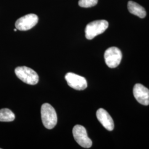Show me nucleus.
I'll list each match as a JSON object with an SVG mask.
<instances>
[{
  "instance_id": "4",
  "label": "nucleus",
  "mask_w": 149,
  "mask_h": 149,
  "mask_svg": "<svg viewBox=\"0 0 149 149\" xmlns=\"http://www.w3.org/2000/svg\"><path fill=\"white\" fill-rule=\"evenodd\" d=\"M72 134L75 141L81 146L88 149L92 145V141L87 135L85 128L81 125H76L72 129Z\"/></svg>"
},
{
  "instance_id": "2",
  "label": "nucleus",
  "mask_w": 149,
  "mask_h": 149,
  "mask_svg": "<svg viewBox=\"0 0 149 149\" xmlns=\"http://www.w3.org/2000/svg\"><path fill=\"white\" fill-rule=\"evenodd\" d=\"M15 74L18 79L28 85H35L39 81V76L37 73L27 66H19L16 68Z\"/></svg>"
},
{
  "instance_id": "8",
  "label": "nucleus",
  "mask_w": 149,
  "mask_h": 149,
  "mask_svg": "<svg viewBox=\"0 0 149 149\" xmlns=\"http://www.w3.org/2000/svg\"><path fill=\"white\" fill-rule=\"evenodd\" d=\"M133 95L139 103L144 106L149 105V90L141 84H136L133 88Z\"/></svg>"
},
{
  "instance_id": "9",
  "label": "nucleus",
  "mask_w": 149,
  "mask_h": 149,
  "mask_svg": "<svg viewBox=\"0 0 149 149\" xmlns=\"http://www.w3.org/2000/svg\"><path fill=\"white\" fill-rule=\"evenodd\" d=\"M97 118L102 125L109 131H112L114 128V122L111 116L103 108L99 109L96 113Z\"/></svg>"
},
{
  "instance_id": "12",
  "label": "nucleus",
  "mask_w": 149,
  "mask_h": 149,
  "mask_svg": "<svg viewBox=\"0 0 149 149\" xmlns=\"http://www.w3.org/2000/svg\"><path fill=\"white\" fill-rule=\"evenodd\" d=\"M98 0H80L79 1V5L84 8H88L96 6Z\"/></svg>"
},
{
  "instance_id": "1",
  "label": "nucleus",
  "mask_w": 149,
  "mask_h": 149,
  "mask_svg": "<svg viewBox=\"0 0 149 149\" xmlns=\"http://www.w3.org/2000/svg\"><path fill=\"white\" fill-rule=\"evenodd\" d=\"M41 117L44 126L48 129H53L57 124V114L53 107L45 103L41 107Z\"/></svg>"
},
{
  "instance_id": "10",
  "label": "nucleus",
  "mask_w": 149,
  "mask_h": 149,
  "mask_svg": "<svg viewBox=\"0 0 149 149\" xmlns=\"http://www.w3.org/2000/svg\"><path fill=\"white\" fill-rule=\"evenodd\" d=\"M128 8L129 11L132 14L138 16L141 18L145 17L146 15V12L144 7L132 1L128 2Z\"/></svg>"
},
{
  "instance_id": "14",
  "label": "nucleus",
  "mask_w": 149,
  "mask_h": 149,
  "mask_svg": "<svg viewBox=\"0 0 149 149\" xmlns=\"http://www.w3.org/2000/svg\"><path fill=\"white\" fill-rule=\"evenodd\" d=\"M0 149H1V148H0Z\"/></svg>"
},
{
  "instance_id": "6",
  "label": "nucleus",
  "mask_w": 149,
  "mask_h": 149,
  "mask_svg": "<svg viewBox=\"0 0 149 149\" xmlns=\"http://www.w3.org/2000/svg\"><path fill=\"white\" fill-rule=\"evenodd\" d=\"M38 22V17L35 14H28L22 17L15 23L16 28L19 31H26L32 29Z\"/></svg>"
},
{
  "instance_id": "13",
  "label": "nucleus",
  "mask_w": 149,
  "mask_h": 149,
  "mask_svg": "<svg viewBox=\"0 0 149 149\" xmlns=\"http://www.w3.org/2000/svg\"><path fill=\"white\" fill-rule=\"evenodd\" d=\"M17 28H16V29H14V31H15V32H16V31H17Z\"/></svg>"
},
{
  "instance_id": "5",
  "label": "nucleus",
  "mask_w": 149,
  "mask_h": 149,
  "mask_svg": "<svg viewBox=\"0 0 149 149\" xmlns=\"http://www.w3.org/2000/svg\"><path fill=\"white\" fill-rule=\"evenodd\" d=\"M104 56L107 65L110 68H115L120 63L122 53L117 47H111L106 50Z\"/></svg>"
},
{
  "instance_id": "3",
  "label": "nucleus",
  "mask_w": 149,
  "mask_h": 149,
  "mask_svg": "<svg viewBox=\"0 0 149 149\" xmlns=\"http://www.w3.org/2000/svg\"><path fill=\"white\" fill-rule=\"evenodd\" d=\"M108 27V22L106 20H98L90 22L86 27V38L91 40L104 32Z\"/></svg>"
},
{
  "instance_id": "11",
  "label": "nucleus",
  "mask_w": 149,
  "mask_h": 149,
  "mask_svg": "<svg viewBox=\"0 0 149 149\" xmlns=\"http://www.w3.org/2000/svg\"><path fill=\"white\" fill-rule=\"evenodd\" d=\"M15 119V115L10 109L3 108L0 109V122H12Z\"/></svg>"
},
{
  "instance_id": "7",
  "label": "nucleus",
  "mask_w": 149,
  "mask_h": 149,
  "mask_svg": "<svg viewBox=\"0 0 149 149\" xmlns=\"http://www.w3.org/2000/svg\"><path fill=\"white\" fill-rule=\"evenodd\" d=\"M65 80L68 85L76 90H84L87 87V82L85 78L72 72L65 75Z\"/></svg>"
}]
</instances>
